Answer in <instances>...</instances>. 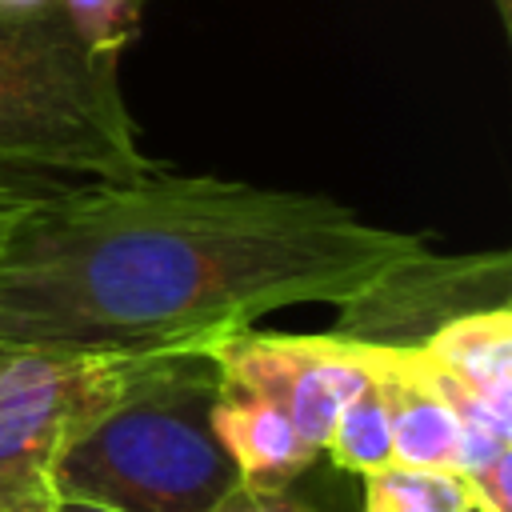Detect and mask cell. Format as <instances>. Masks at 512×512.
<instances>
[{"mask_svg": "<svg viewBox=\"0 0 512 512\" xmlns=\"http://www.w3.org/2000/svg\"><path fill=\"white\" fill-rule=\"evenodd\" d=\"M328 460L340 472H356L368 476L384 464H392V424H388V404L384 392L376 388V380L368 376V384L340 408L328 440H324Z\"/></svg>", "mask_w": 512, "mask_h": 512, "instance_id": "30bf717a", "label": "cell"}, {"mask_svg": "<svg viewBox=\"0 0 512 512\" xmlns=\"http://www.w3.org/2000/svg\"><path fill=\"white\" fill-rule=\"evenodd\" d=\"M512 300L508 252L420 256L388 268L352 300L336 304L332 336L380 348H420L436 328L480 308H504Z\"/></svg>", "mask_w": 512, "mask_h": 512, "instance_id": "5b68a950", "label": "cell"}, {"mask_svg": "<svg viewBox=\"0 0 512 512\" xmlns=\"http://www.w3.org/2000/svg\"><path fill=\"white\" fill-rule=\"evenodd\" d=\"M472 512H512V452L464 472Z\"/></svg>", "mask_w": 512, "mask_h": 512, "instance_id": "7c38bea8", "label": "cell"}, {"mask_svg": "<svg viewBox=\"0 0 512 512\" xmlns=\"http://www.w3.org/2000/svg\"><path fill=\"white\" fill-rule=\"evenodd\" d=\"M72 28L100 52H124L136 36L144 0H60Z\"/></svg>", "mask_w": 512, "mask_h": 512, "instance_id": "8fae6325", "label": "cell"}, {"mask_svg": "<svg viewBox=\"0 0 512 512\" xmlns=\"http://www.w3.org/2000/svg\"><path fill=\"white\" fill-rule=\"evenodd\" d=\"M492 4H496V12H500V24L512 28V0H492Z\"/></svg>", "mask_w": 512, "mask_h": 512, "instance_id": "2e32d148", "label": "cell"}, {"mask_svg": "<svg viewBox=\"0 0 512 512\" xmlns=\"http://www.w3.org/2000/svg\"><path fill=\"white\" fill-rule=\"evenodd\" d=\"M208 512H320V508L292 496V488H244V484H236Z\"/></svg>", "mask_w": 512, "mask_h": 512, "instance_id": "4fadbf2b", "label": "cell"}, {"mask_svg": "<svg viewBox=\"0 0 512 512\" xmlns=\"http://www.w3.org/2000/svg\"><path fill=\"white\" fill-rule=\"evenodd\" d=\"M0 4H12V8H28V4H40V0H0Z\"/></svg>", "mask_w": 512, "mask_h": 512, "instance_id": "e0dca14e", "label": "cell"}, {"mask_svg": "<svg viewBox=\"0 0 512 512\" xmlns=\"http://www.w3.org/2000/svg\"><path fill=\"white\" fill-rule=\"evenodd\" d=\"M4 356H8V348H0V364H4Z\"/></svg>", "mask_w": 512, "mask_h": 512, "instance_id": "ac0fdd59", "label": "cell"}, {"mask_svg": "<svg viewBox=\"0 0 512 512\" xmlns=\"http://www.w3.org/2000/svg\"><path fill=\"white\" fill-rule=\"evenodd\" d=\"M156 352V348H152ZM148 352H8L0 364V512H52L64 448L132 384Z\"/></svg>", "mask_w": 512, "mask_h": 512, "instance_id": "277c9868", "label": "cell"}, {"mask_svg": "<svg viewBox=\"0 0 512 512\" xmlns=\"http://www.w3.org/2000/svg\"><path fill=\"white\" fill-rule=\"evenodd\" d=\"M52 512H116V508H104V504H88V500H56Z\"/></svg>", "mask_w": 512, "mask_h": 512, "instance_id": "9a60e30c", "label": "cell"}, {"mask_svg": "<svg viewBox=\"0 0 512 512\" xmlns=\"http://www.w3.org/2000/svg\"><path fill=\"white\" fill-rule=\"evenodd\" d=\"M364 512H472V496L452 468L384 464L364 476Z\"/></svg>", "mask_w": 512, "mask_h": 512, "instance_id": "9c48e42d", "label": "cell"}, {"mask_svg": "<svg viewBox=\"0 0 512 512\" xmlns=\"http://www.w3.org/2000/svg\"><path fill=\"white\" fill-rule=\"evenodd\" d=\"M148 168L120 56L92 48L60 0L0 4V172L128 180Z\"/></svg>", "mask_w": 512, "mask_h": 512, "instance_id": "3957f363", "label": "cell"}, {"mask_svg": "<svg viewBox=\"0 0 512 512\" xmlns=\"http://www.w3.org/2000/svg\"><path fill=\"white\" fill-rule=\"evenodd\" d=\"M44 184H36V180H24V176H4L0 172V240H4V232H8V224L24 212V204L40 192Z\"/></svg>", "mask_w": 512, "mask_h": 512, "instance_id": "5bb4252c", "label": "cell"}, {"mask_svg": "<svg viewBox=\"0 0 512 512\" xmlns=\"http://www.w3.org/2000/svg\"><path fill=\"white\" fill-rule=\"evenodd\" d=\"M208 356L216 360L220 388L276 404L320 452L340 408L368 384V372L352 344L336 340L332 332L288 336L236 328L208 340Z\"/></svg>", "mask_w": 512, "mask_h": 512, "instance_id": "8992f818", "label": "cell"}, {"mask_svg": "<svg viewBox=\"0 0 512 512\" xmlns=\"http://www.w3.org/2000/svg\"><path fill=\"white\" fill-rule=\"evenodd\" d=\"M212 432L244 488H292L320 456L276 404L232 388H220L212 404Z\"/></svg>", "mask_w": 512, "mask_h": 512, "instance_id": "52a82bcc", "label": "cell"}, {"mask_svg": "<svg viewBox=\"0 0 512 512\" xmlns=\"http://www.w3.org/2000/svg\"><path fill=\"white\" fill-rule=\"evenodd\" d=\"M420 348L492 404L512 408V304L456 316Z\"/></svg>", "mask_w": 512, "mask_h": 512, "instance_id": "ba28073f", "label": "cell"}, {"mask_svg": "<svg viewBox=\"0 0 512 512\" xmlns=\"http://www.w3.org/2000/svg\"><path fill=\"white\" fill-rule=\"evenodd\" d=\"M220 372L208 344L156 348L132 384L64 448L56 500L116 512H208L240 484L212 432Z\"/></svg>", "mask_w": 512, "mask_h": 512, "instance_id": "7a4b0ae2", "label": "cell"}, {"mask_svg": "<svg viewBox=\"0 0 512 512\" xmlns=\"http://www.w3.org/2000/svg\"><path fill=\"white\" fill-rule=\"evenodd\" d=\"M424 248L324 192L160 168L44 184L0 240V348L208 344L288 304H344Z\"/></svg>", "mask_w": 512, "mask_h": 512, "instance_id": "6da1fadb", "label": "cell"}]
</instances>
